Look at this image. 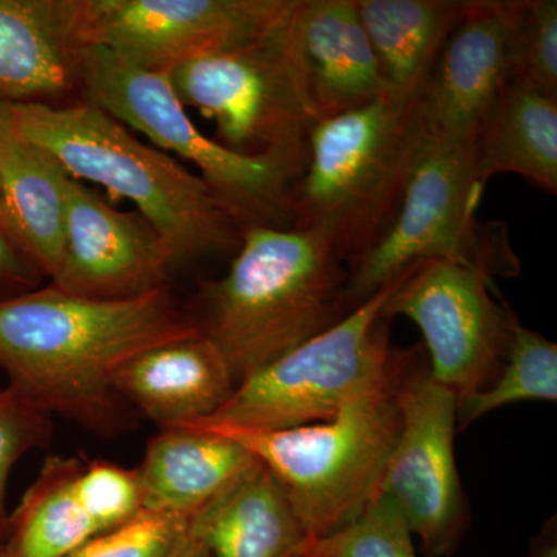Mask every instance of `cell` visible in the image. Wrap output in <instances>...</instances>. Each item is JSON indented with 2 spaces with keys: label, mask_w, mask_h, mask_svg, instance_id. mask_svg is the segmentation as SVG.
<instances>
[{
  "label": "cell",
  "mask_w": 557,
  "mask_h": 557,
  "mask_svg": "<svg viewBox=\"0 0 557 557\" xmlns=\"http://www.w3.org/2000/svg\"><path fill=\"white\" fill-rule=\"evenodd\" d=\"M348 276L317 234L248 226L228 273L200 285L190 319L240 384L351 313Z\"/></svg>",
  "instance_id": "obj_2"
},
{
  "label": "cell",
  "mask_w": 557,
  "mask_h": 557,
  "mask_svg": "<svg viewBox=\"0 0 557 557\" xmlns=\"http://www.w3.org/2000/svg\"><path fill=\"white\" fill-rule=\"evenodd\" d=\"M387 91L416 97L469 0H357Z\"/></svg>",
  "instance_id": "obj_21"
},
{
  "label": "cell",
  "mask_w": 557,
  "mask_h": 557,
  "mask_svg": "<svg viewBox=\"0 0 557 557\" xmlns=\"http://www.w3.org/2000/svg\"><path fill=\"white\" fill-rule=\"evenodd\" d=\"M508 79L557 98L556 0H522L509 40Z\"/></svg>",
  "instance_id": "obj_27"
},
{
  "label": "cell",
  "mask_w": 557,
  "mask_h": 557,
  "mask_svg": "<svg viewBox=\"0 0 557 557\" xmlns=\"http://www.w3.org/2000/svg\"><path fill=\"white\" fill-rule=\"evenodd\" d=\"M480 182L518 174L545 193H557V98L525 81L508 79L475 137Z\"/></svg>",
  "instance_id": "obj_20"
},
{
  "label": "cell",
  "mask_w": 557,
  "mask_h": 557,
  "mask_svg": "<svg viewBox=\"0 0 557 557\" xmlns=\"http://www.w3.org/2000/svg\"><path fill=\"white\" fill-rule=\"evenodd\" d=\"M67 177L57 161L20 137L0 152V186L22 245L51 278L64 256Z\"/></svg>",
  "instance_id": "obj_22"
},
{
  "label": "cell",
  "mask_w": 557,
  "mask_h": 557,
  "mask_svg": "<svg viewBox=\"0 0 557 557\" xmlns=\"http://www.w3.org/2000/svg\"><path fill=\"white\" fill-rule=\"evenodd\" d=\"M285 42L318 121L361 108L387 91L357 0H295Z\"/></svg>",
  "instance_id": "obj_15"
},
{
  "label": "cell",
  "mask_w": 557,
  "mask_h": 557,
  "mask_svg": "<svg viewBox=\"0 0 557 557\" xmlns=\"http://www.w3.org/2000/svg\"><path fill=\"white\" fill-rule=\"evenodd\" d=\"M83 49L75 0H0V100L67 106Z\"/></svg>",
  "instance_id": "obj_16"
},
{
  "label": "cell",
  "mask_w": 557,
  "mask_h": 557,
  "mask_svg": "<svg viewBox=\"0 0 557 557\" xmlns=\"http://www.w3.org/2000/svg\"><path fill=\"white\" fill-rule=\"evenodd\" d=\"M288 16L247 47L178 65L170 79L185 108L214 121L215 141L274 161L299 180L318 120L285 42Z\"/></svg>",
  "instance_id": "obj_9"
},
{
  "label": "cell",
  "mask_w": 557,
  "mask_h": 557,
  "mask_svg": "<svg viewBox=\"0 0 557 557\" xmlns=\"http://www.w3.org/2000/svg\"><path fill=\"white\" fill-rule=\"evenodd\" d=\"M474 141L421 139L405 196L391 228L348 273L351 309L421 260H457L490 276H515L518 260L505 230L480 225Z\"/></svg>",
  "instance_id": "obj_8"
},
{
  "label": "cell",
  "mask_w": 557,
  "mask_h": 557,
  "mask_svg": "<svg viewBox=\"0 0 557 557\" xmlns=\"http://www.w3.org/2000/svg\"><path fill=\"white\" fill-rule=\"evenodd\" d=\"M83 461L53 456L10 516L3 557H67L98 536L97 525L79 504L75 480Z\"/></svg>",
  "instance_id": "obj_23"
},
{
  "label": "cell",
  "mask_w": 557,
  "mask_h": 557,
  "mask_svg": "<svg viewBox=\"0 0 557 557\" xmlns=\"http://www.w3.org/2000/svg\"><path fill=\"white\" fill-rule=\"evenodd\" d=\"M113 383L127 405L161 429L214 416L237 387L225 358L201 333L148 348Z\"/></svg>",
  "instance_id": "obj_17"
},
{
  "label": "cell",
  "mask_w": 557,
  "mask_h": 557,
  "mask_svg": "<svg viewBox=\"0 0 557 557\" xmlns=\"http://www.w3.org/2000/svg\"><path fill=\"white\" fill-rule=\"evenodd\" d=\"M531 557H557L556 527H545L541 536L534 541Z\"/></svg>",
  "instance_id": "obj_32"
},
{
  "label": "cell",
  "mask_w": 557,
  "mask_h": 557,
  "mask_svg": "<svg viewBox=\"0 0 557 557\" xmlns=\"http://www.w3.org/2000/svg\"><path fill=\"white\" fill-rule=\"evenodd\" d=\"M17 137L16 104L0 100V152Z\"/></svg>",
  "instance_id": "obj_31"
},
{
  "label": "cell",
  "mask_w": 557,
  "mask_h": 557,
  "mask_svg": "<svg viewBox=\"0 0 557 557\" xmlns=\"http://www.w3.org/2000/svg\"><path fill=\"white\" fill-rule=\"evenodd\" d=\"M412 536L398 508L376 494L354 522L311 539L304 557H417Z\"/></svg>",
  "instance_id": "obj_25"
},
{
  "label": "cell",
  "mask_w": 557,
  "mask_h": 557,
  "mask_svg": "<svg viewBox=\"0 0 557 557\" xmlns=\"http://www.w3.org/2000/svg\"><path fill=\"white\" fill-rule=\"evenodd\" d=\"M81 100L199 168L209 189L248 226L292 228L298 180L274 161L242 156L207 137L186 113L170 75L146 72L101 47H84Z\"/></svg>",
  "instance_id": "obj_7"
},
{
  "label": "cell",
  "mask_w": 557,
  "mask_h": 557,
  "mask_svg": "<svg viewBox=\"0 0 557 557\" xmlns=\"http://www.w3.org/2000/svg\"><path fill=\"white\" fill-rule=\"evenodd\" d=\"M493 276L457 260H421L403 271L381 317L408 318L423 333L429 375L457 399L497 379L515 313L491 295Z\"/></svg>",
  "instance_id": "obj_10"
},
{
  "label": "cell",
  "mask_w": 557,
  "mask_h": 557,
  "mask_svg": "<svg viewBox=\"0 0 557 557\" xmlns=\"http://www.w3.org/2000/svg\"><path fill=\"white\" fill-rule=\"evenodd\" d=\"M0 228L5 231L7 236L10 237L14 244L17 245L25 252L24 245H22L20 233H17L14 220L11 218L10 209L7 207L5 196H3L2 186H0ZM27 255V252H25Z\"/></svg>",
  "instance_id": "obj_33"
},
{
  "label": "cell",
  "mask_w": 557,
  "mask_h": 557,
  "mask_svg": "<svg viewBox=\"0 0 557 557\" xmlns=\"http://www.w3.org/2000/svg\"><path fill=\"white\" fill-rule=\"evenodd\" d=\"M21 139L57 161L69 177L104 186L131 200L160 234L174 265L239 249L242 226L200 175L139 141L104 110L16 104Z\"/></svg>",
  "instance_id": "obj_3"
},
{
  "label": "cell",
  "mask_w": 557,
  "mask_h": 557,
  "mask_svg": "<svg viewBox=\"0 0 557 557\" xmlns=\"http://www.w3.org/2000/svg\"><path fill=\"white\" fill-rule=\"evenodd\" d=\"M522 0H469L413 101L421 139L474 141L508 81L509 40Z\"/></svg>",
  "instance_id": "obj_14"
},
{
  "label": "cell",
  "mask_w": 557,
  "mask_h": 557,
  "mask_svg": "<svg viewBox=\"0 0 557 557\" xmlns=\"http://www.w3.org/2000/svg\"><path fill=\"white\" fill-rule=\"evenodd\" d=\"M401 276L332 329L242 381L214 416L177 428L228 435L307 426L394 380L410 351L392 347L391 321L381 310Z\"/></svg>",
  "instance_id": "obj_5"
},
{
  "label": "cell",
  "mask_w": 557,
  "mask_h": 557,
  "mask_svg": "<svg viewBox=\"0 0 557 557\" xmlns=\"http://www.w3.org/2000/svg\"><path fill=\"white\" fill-rule=\"evenodd\" d=\"M75 491L100 534L124 525L143 511L138 469L121 468L109 461L83 463Z\"/></svg>",
  "instance_id": "obj_28"
},
{
  "label": "cell",
  "mask_w": 557,
  "mask_h": 557,
  "mask_svg": "<svg viewBox=\"0 0 557 557\" xmlns=\"http://www.w3.org/2000/svg\"><path fill=\"white\" fill-rule=\"evenodd\" d=\"M0 557H3V542L0 541Z\"/></svg>",
  "instance_id": "obj_35"
},
{
  "label": "cell",
  "mask_w": 557,
  "mask_h": 557,
  "mask_svg": "<svg viewBox=\"0 0 557 557\" xmlns=\"http://www.w3.org/2000/svg\"><path fill=\"white\" fill-rule=\"evenodd\" d=\"M199 333L168 287L97 300L50 284L0 300V369L36 408L115 437L131 418L116 372L148 348Z\"/></svg>",
  "instance_id": "obj_1"
},
{
  "label": "cell",
  "mask_w": 557,
  "mask_h": 557,
  "mask_svg": "<svg viewBox=\"0 0 557 557\" xmlns=\"http://www.w3.org/2000/svg\"><path fill=\"white\" fill-rule=\"evenodd\" d=\"M42 277V271L0 228V300L38 288Z\"/></svg>",
  "instance_id": "obj_30"
},
{
  "label": "cell",
  "mask_w": 557,
  "mask_h": 557,
  "mask_svg": "<svg viewBox=\"0 0 557 557\" xmlns=\"http://www.w3.org/2000/svg\"><path fill=\"white\" fill-rule=\"evenodd\" d=\"M527 399L556 401L557 346L533 330L523 327L516 318L497 379L485 391L458 399V429L468 428L493 410Z\"/></svg>",
  "instance_id": "obj_24"
},
{
  "label": "cell",
  "mask_w": 557,
  "mask_h": 557,
  "mask_svg": "<svg viewBox=\"0 0 557 557\" xmlns=\"http://www.w3.org/2000/svg\"><path fill=\"white\" fill-rule=\"evenodd\" d=\"M190 557H212L209 555V552L207 548L203 547V545L200 544V547L196 549V553H194Z\"/></svg>",
  "instance_id": "obj_34"
},
{
  "label": "cell",
  "mask_w": 557,
  "mask_h": 557,
  "mask_svg": "<svg viewBox=\"0 0 557 557\" xmlns=\"http://www.w3.org/2000/svg\"><path fill=\"white\" fill-rule=\"evenodd\" d=\"M295 0H75L76 35L146 72L242 49L282 24Z\"/></svg>",
  "instance_id": "obj_11"
},
{
  "label": "cell",
  "mask_w": 557,
  "mask_h": 557,
  "mask_svg": "<svg viewBox=\"0 0 557 557\" xmlns=\"http://www.w3.org/2000/svg\"><path fill=\"white\" fill-rule=\"evenodd\" d=\"M51 416L33 406L13 388H0V541L9 531L7 483L25 453L42 448L51 438Z\"/></svg>",
  "instance_id": "obj_29"
},
{
  "label": "cell",
  "mask_w": 557,
  "mask_h": 557,
  "mask_svg": "<svg viewBox=\"0 0 557 557\" xmlns=\"http://www.w3.org/2000/svg\"><path fill=\"white\" fill-rule=\"evenodd\" d=\"M397 397L401 431L379 494L398 508L429 557L453 555L468 519L454 454L458 399L431 379L417 354L398 381Z\"/></svg>",
  "instance_id": "obj_12"
},
{
  "label": "cell",
  "mask_w": 557,
  "mask_h": 557,
  "mask_svg": "<svg viewBox=\"0 0 557 557\" xmlns=\"http://www.w3.org/2000/svg\"><path fill=\"white\" fill-rule=\"evenodd\" d=\"M200 547L189 519L143 509L115 530L91 537L67 557H190Z\"/></svg>",
  "instance_id": "obj_26"
},
{
  "label": "cell",
  "mask_w": 557,
  "mask_h": 557,
  "mask_svg": "<svg viewBox=\"0 0 557 557\" xmlns=\"http://www.w3.org/2000/svg\"><path fill=\"white\" fill-rule=\"evenodd\" d=\"M406 366L327 421L222 437L239 443L269 469L311 539L327 536L354 522L379 494L401 431L397 387Z\"/></svg>",
  "instance_id": "obj_6"
},
{
  "label": "cell",
  "mask_w": 557,
  "mask_h": 557,
  "mask_svg": "<svg viewBox=\"0 0 557 557\" xmlns=\"http://www.w3.org/2000/svg\"><path fill=\"white\" fill-rule=\"evenodd\" d=\"M64 256L51 285L97 300H129L166 288L170 251L138 212L110 207L100 194L65 180Z\"/></svg>",
  "instance_id": "obj_13"
},
{
  "label": "cell",
  "mask_w": 557,
  "mask_h": 557,
  "mask_svg": "<svg viewBox=\"0 0 557 557\" xmlns=\"http://www.w3.org/2000/svg\"><path fill=\"white\" fill-rule=\"evenodd\" d=\"M212 557H304L311 541L273 474L256 460L189 519Z\"/></svg>",
  "instance_id": "obj_18"
},
{
  "label": "cell",
  "mask_w": 557,
  "mask_h": 557,
  "mask_svg": "<svg viewBox=\"0 0 557 557\" xmlns=\"http://www.w3.org/2000/svg\"><path fill=\"white\" fill-rule=\"evenodd\" d=\"M416 97L384 91L311 131L292 226L327 242L348 270L383 239L401 205L421 143Z\"/></svg>",
  "instance_id": "obj_4"
},
{
  "label": "cell",
  "mask_w": 557,
  "mask_h": 557,
  "mask_svg": "<svg viewBox=\"0 0 557 557\" xmlns=\"http://www.w3.org/2000/svg\"><path fill=\"white\" fill-rule=\"evenodd\" d=\"M256 458L234 440L194 429H163L138 469L143 509L190 519Z\"/></svg>",
  "instance_id": "obj_19"
}]
</instances>
